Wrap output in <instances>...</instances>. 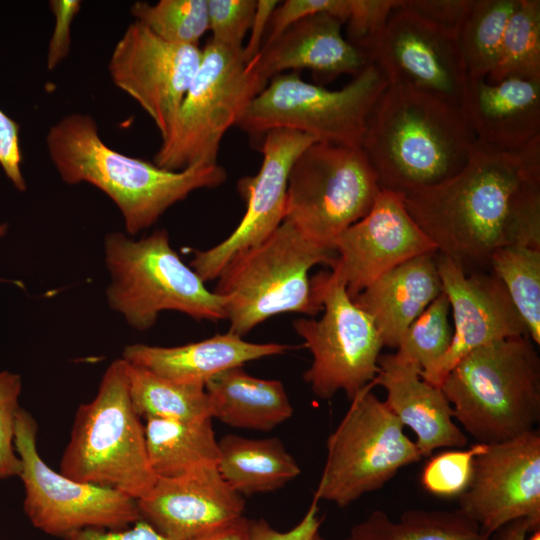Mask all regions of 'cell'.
<instances>
[{
	"label": "cell",
	"mask_w": 540,
	"mask_h": 540,
	"mask_svg": "<svg viewBox=\"0 0 540 540\" xmlns=\"http://www.w3.org/2000/svg\"><path fill=\"white\" fill-rule=\"evenodd\" d=\"M311 540H325L320 533H316Z\"/></svg>",
	"instance_id": "obj_50"
},
{
	"label": "cell",
	"mask_w": 540,
	"mask_h": 540,
	"mask_svg": "<svg viewBox=\"0 0 540 540\" xmlns=\"http://www.w3.org/2000/svg\"><path fill=\"white\" fill-rule=\"evenodd\" d=\"M140 418L130 398L128 363L115 359L104 372L94 399L76 411L60 473L135 500L145 496L157 476L149 463Z\"/></svg>",
	"instance_id": "obj_5"
},
{
	"label": "cell",
	"mask_w": 540,
	"mask_h": 540,
	"mask_svg": "<svg viewBox=\"0 0 540 540\" xmlns=\"http://www.w3.org/2000/svg\"><path fill=\"white\" fill-rule=\"evenodd\" d=\"M82 6L80 0H50L49 7L55 17L46 57L49 71L54 70L69 55L71 48V27Z\"/></svg>",
	"instance_id": "obj_42"
},
{
	"label": "cell",
	"mask_w": 540,
	"mask_h": 540,
	"mask_svg": "<svg viewBox=\"0 0 540 540\" xmlns=\"http://www.w3.org/2000/svg\"><path fill=\"white\" fill-rule=\"evenodd\" d=\"M234 50L209 40L169 135L154 155V164L170 171L217 164L221 140L267 85Z\"/></svg>",
	"instance_id": "obj_9"
},
{
	"label": "cell",
	"mask_w": 540,
	"mask_h": 540,
	"mask_svg": "<svg viewBox=\"0 0 540 540\" xmlns=\"http://www.w3.org/2000/svg\"><path fill=\"white\" fill-rule=\"evenodd\" d=\"M488 540H540V522L527 518L513 520L497 529Z\"/></svg>",
	"instance_id": "obj_47"
},
{
	"label": "cell",
	"mask_w": 540,
	"mask_h": 540,
	"mask_svg": "<svg viewBox=\"0 0 540 540\" xmlns=\"http://www.w3.org/2000/svg\"><path fill=\"white\" fill-rule=\"evenodd\" d=\"M507 78L540 79L539 0H519L507 23L499 60L486 80Z\"/></svg>",
	"instance_id": "obj_33"
},
{
	"label": "cell",
	"mask_w": 540,
	"mask_h": 540,
	"mask_svg": "<svg viewBox=\"0 0 540 540\" xmlns=\"http://www.w3.org/2000/svg\"><path fill=\"white\" fill-rule=\"evenodd\" d=\"M129 392L140 417L184 421L211 418L205 386L176 382L128 363Z\"/></svg>",
	"instance_id": "obj_30"
},
{
	"label": "cell",
	"mask_w": 540,
	"mask_h": 540,
	"mask_svg": "<svg viewBox=\"0 0 540 540\" xmlns=\"http://www.w3.org/2000/svg\"><path fill=\"white\" fill-rule=\"evenodd\" d=\"M21 376L0 372V480L20 476L21 461L15 450V428L21 407Z\"/></svg>",
	"instance_id": "obj_38"
},
{
	"label": "cell",
	"mask_w": 540,
	"mask_h": 540,
	"mask_svg": "<svg viewBox=\"0 0 540 540\" xmlns=\"http://www.w3.org/2000/svg\"><path fill=\"white\" fill-rule=\"evenodd\" d=\"M387 86L373 63L337 90L306 82L298 72L282 73L252 99L237 126L253 138L289 129L319 142L361 147L369 115Z\"/></svg>",
	"instance_id": "obj_8"
},
{
	"label": "cell",
	"mask_w": 540,
	"mask_h": 540,
	"mask_svg": "<svg viewBox=\"0 0 540 540\" xmlns=\"http://www.w3.org/2000/svg\"><path fill=\"white\" fill-rule=\"evenodd\" d=\"M136 502L141 519L169 540H193L243 516L245 509L244 497L227 484L217 466L157 478Z\"/></svg>",
	"instance_id": "obj_20"
},
{
	"label": "cell",
	"mask_w": 540,
	"mask_h": 540,
	"mask_svg": "<svg viewBox=\"0 0 540 540\" xmlns=\"http://www.w3.org/2000/svg\"><path fill=\"white\" fill-rule=\"evenodd\" d=\"M380 189L361 147L317 141L291 168L284 220L333 251L334 240L369 212Z\"/></svg>",
	"instance_id": "obj_11"
},
{
	"label": "cell",
	"mask_w": 540,
	"mask_h": 540,
	"mask_svg": "<svg viewBox=\"0 0 540 540\" xmlns=\"http://www.w3.org/2000/svg\"><path fill=\"white\" fill-rule=\"evenodd\" d=\"M314 142V137L289 129H272L262 136L258 173L238 183L246 200L241 222L221 243L193 253L190 267L204 282L216 279L234 256L262 242L284 221L291 168Z\"/></svg>",
	"instance_id": "obj_17"
},
{
	"label": "cell",
	"mask_w": 540,
	"mask_h": 540,
	"mask_svg": "<svg viewBox=\"0 0 540 540\" xmlns=\"http://www.w3.org/2000/svg\"><path fill=\"white\" fill-rule=\"evenodd\" d=\"M19 131L20 125L0 109V166L15 188L25 191Z\"/></svg>",
	"instance_id": "obj_43"
},
{
	"label": "cell",
	"mask_w": 540,
	"mask_h": 540,
	"mask_svg": "<svg viewBox=\"0 0 540 540\" xmlns=\"http://www.w3.org/2000/svg\"><path fill=\"white\" fill-rule=\"evenodd\" d=\"M475 143L460 106L388 84L369 115L361 148L380 188L407 194L459 172Z\"/></svg>",
	"instance_id": "obj_2"
},
{
	"label": "cell",
	"mask_w": 540,
	"mask_h": 540,
	"mask_svg": "<svg viewBox=\"0 0 540 540\" xmlns=\"http://www.w3.org/2000/svg\"><path fill=\"white\" fill-rule=\"evenodd\" d=\"M14 445L21 461L24 512L35 528L65 539L87 528L125 529L141 519L135 499L51 469L37 449V423L22 408L17 416Z\"/></svg>",
	"instance_id": "obj_13"
},
{
	"label": "cell",
	"mask_w": 540,
	"mask_h": 540,
	"mask_svg": "<svg viewBox=\"0 0 540 540\" xmlns=\"http://www.w3.org/2000/svg\"><path fill=\"white\" fill-rule=\"evenodd\" d=\"M461 109L478 142L521 148L540 137V79L468 78Z\"/></svg>",
	"instance_id": "obj_23"
},
{
	"label": "cell",
	"mask_w": 540,
	"mask_h": 540,
	"mask_svg": "<svg viewBox=\"0 0 540 540\" xmlns=\"http://www.w3.org/2000/svg\"><path fill=\"white\" fill-rule=\"evenodd\" d=\"M65 540H169L150 524L140 519L131 527L121 530L87 528L77 531Z\"/></svg>",
	"instance_id": "obj_45"
},
{
	"label": "cell",
	"mask_w": 540,
	"mask_h": 540,
	"mask_svg": "<svg viewBox=\"0 0 540 540\" xmlns=\"http://www.w3.org/2000/svg\"><path fill=\"white\" fill-rule=\"evenodd\" d=\"M193 540H252L250 519L240 516Z\"/></svg>",
	"instance_id": "obj_48"
},
{
	"label": "cell",
	"mask_w": 540,
	"mask_h": 540,
	"mask_svg": "<svg viewBox=\"0 0 540 540\" xmlns=\"http://www.w3.org/2000/svg\"><path fill=\"white\" fill-rule=\"evenodd\" d=\"M490 270L504 284L531 340L540 344V248L507 246L496 250Z\"/></svg>",
	"instance_id": "obj_32"
},
{
	"label": "cell",
	"mask_w": 540,
	"mask_h": 540,
	"mask_svg": "<svg viewBox=\"0 0 540 540\" xmlns=\"http://www.w3.org/2000/svg\"><path fill=\"white\" fill-rule=\"evenodd\" d=\"M478 525L460 509H411L392 520L375 510L355 524L342 540H488Z\"/></svg>",
	"instance_id": "obj_29"
},
{
	"label": "cell",
	"mask_w": 540,
	"mask_h": 540,
	"mask_svg": "<svg viewBox=\"0 0 540 540\" xmlns=\"http://www.w3.org/2000/svg\"><path fill=\"white\" fill-rule=\"evenodd\" d=\"M291 347L279 343H252L228 331L181 346L131 344L122 357L133 366L186 384L205 386L215 375L253 360L280 355Z\"/></svg>",
	"instance_id": "obj_24"
},
{
	"label": "cell",
	"mask_w": 540,
	"mask_h": 540,
	"mask_svg": "<svg viewBox=\"0 0 540 540\" xmlns=\"http://www.w3.org/2000/svg\"><path fill=\"white\" fill-rule=\"evenodd\" d=\"M210 40L229 49H243L257 0H207Z\"/></svg>",
	"instance_id": "obj_39"
},
{
	"label": "cell",
	"mask_w": 540,
	"mask_h": 540,
	"mask_svg": "<svg viewBox=\"0 0 540 540\" xmlns=\"http://www.w3.org/2000/svg\"><path fill=\"white\" fill-rule=\"evenodd\" d=\"M342 25L341 20L326 12L306 17L262 47L249 63L266 81L303 69L323 80L342 74L354 77L370 62L343 36Z\"/></svg>",
	"instance_id": "obj_21"
},
{
	"label": "cell",
	"mask_w": 540,
	"mask_h": 540,
	"mask_svg": "<svg viewBox=\"0 0 540 540\" xmlns=\"http://www.w3.org/2000/svg\"><path fill=\"white\" fill-rule=\"evenodd\" d=\"M322 12L337 17L345 24L349 13V0H286L279 2L270 18L262 47L271 43L298 21Z\"/></svg>",
	"instance_id": "obj_40"
},
{
	"label": "cell",
	"mask_w": 540,
	"mask_h": 540,
	"mask_svg": "<svg viewBox=\"0 0 540 540\" xmlns=\"http://www.w3.org/2000/svg\"><path fill=\"white\" fill-rule=\"evenodd\" d=\"M45 142L62 181L89 183L105 193L130 236L154 225L193 191L215 188L227 177L218 164L170 171L122 154L104 143L95 119L85 113L63 116L49 128Z\"/></svg>",
	"instance_id": "obj_3"
},
{
	"label": "cell",
	"mask_w": 540,
	"mask_h": 540,
	"mask_svg": "<svg viewBox=\"0 0 540 540\" xmlns=\"http://www.w3.org/2000/svg\"><path fill=\"white\" fill-rule=\"evenodd\" d=\"M218 444L217 468L227 484L242 496L274 492L301 473L298 462L277 437L227 434Z\"/></svg>",
	"instance_id": "obj_27"
},
{
	"label": "cell",
	"mask_w": 540,
	"mask_h": 540,
	"mask_svg": "<svg viewBox=\"0 0 540 540\" xmlns=\"http://www.w3.org/2000/svg\"><path fill=\"white\" fill-rule=\"evenodd\" d=\"M528 335L479 347L462 358L441 390L454 419L476 443L494 444L536 429L540 358Z\"/></svg>",
	"instance_id": "obj_4"
},
{
	"label": "cell",
	"mask_w": 540,
	"mask_h": 540,
	"mask_svg": "<svg viewBox=\"0 0 540 540\" xmlns=\"http://www.w3.org/2000/svg\"><path fill=\"white\" fill-rule=\"evenodd\" d=\"M487 447L488 444L475 443L467 449L448 450L431 457L421 475L423 487L437 496L459 497L470 483L475 457Z\"/></svg>",
	"instance_id": "obj_36"
},
{
	"label": "cell",
	"mask_w": 540,
	"mask_h": 540,
	"mask_svg": "<svg viewBox=\"0 0 540 540\" xmlns=\"http://www.w3.org/2000/svg\"><path fill=\"white\" fill-rule=\"evenodd\" d=\"M435 260L455 329L448 351L423 378L440 387L453 367L473 350L529 334L504 284L490 269L465 273L449 257L436 253Z\"/></svg>",
	"instance_id": "obj_19"
},
{
	"label": "cell",
	"mask_w": 540,
	"mask_h": 540,
	"mask_svg": "<svg viewBox=\"0 0 540 540\" xmlns=\"http://www.w3.org/2000/svg\"><path fill=\"white\" fill-rule=\"evenodd\" d=\"M449 311V300L442 292L410 325L394 353L416 364L422 378L435 368L451 345L453 328Z\"/></svg>",
	"instance_id": "obj_35"
},
{
	"label": "cell",
	"mask_w": 540,
	"mask_h": 540,
	"mask_svg": "<svg viewBox=\"0 0 540 540\" xmlns=\"http://www.w3.org/2000/svg\"><path fill=\"white\" fill-rule=\"evenodd\" d=\"M336 258L329 277L351 299L380 276L437 248L408 213L402 193L380 189L369 212L333 242Z\"/></svg>",
	"instance_id": "obj_15"
},
{
	"label": "cell",
	"mask_w": 540,
	"mask_h": 540,
	"mask_svg": "<svg viewBox=\"0 0 540 540\" xmlns=\"http://www.w3.org/2000/svg\"><path fill=\"white\" fill-rule=\"evenodd\" d=\"M318 501L313 499L305 515L293 528L286 532L274 529L265 519L250 520L252 540H311L319 532L321 518Z\"/></svg>",
	"instance_id": "obj_44"
},
{
	"label": "cell",
	"mask_w": 540,
	"mask_h": 540,
	"mask_svg": "<svg viewBox=\"0 0 540 540\" xmlns=\"http://www.w3.org/2000/svg\"><path fill=\"white\" fill-rule=\"evenodd\" d=\"M8 226L6 223H0V238H2L7 232Z\"/></svg>",
	"instance_id": "obj_49"
},
{
	"label": "cell",
	"mask_w": 540,
	"mask_h": 540,
	"mask_svg": "<svg viewBox=\"0 0 540 540\" xmlns=\"http://www.w3.org/2000/svg\"><path fill=\"white\" fill-rule=\"evenodd\" d=\"M371 63L388 84L461 107L468 75L457 40L408 9L404 0L393 10Z\"/></svg>",
	"instance_id": "obj_18"
},
{
	"label": "cell",
	"mask_w": 540,
	"mask_h": 540,
	"mask_svg": "<svg viewBox=\"0 0 540 540\" xmlns=\"http://www.w3.org/2000/svg\"><path fill=\"white\" fill-rule=\"evenodd\" d=\"M201 58L199 46L166 42L134 20L116 42L108 72L114 85L152 119L164 140Z\"/></svg>",
	"instance_id": "obj_14"
},
{
	"label": "cell",
	"mask_w": 540,
	"mask_h": 540,
	"mask_svg": "<svg viewBox=\"0 0 540 540\" xmlns=\"http://www.w3.org/2000/svg\"><path fill=\"white\" fill-rule=\"evenodd\" d=\"M145 442L157 478L183 475L204 466H217L219 444L212 418L194 421L147 418Z\"/></svg>",
	"instance_id": "obj_28"
},
{
	"label": "cell",
	"mask_w": 540,
	"mask_h": 540,
	"mask_svg": "<svg viewBox=\"0 0 540 540\" xmlns=\"http://www.w3.org/2000/svg\"><path fill=\"white\" fill-rule=\"evenodd\" d=\"M104 260L111 278L107 303L137 331L150 329L167 310L196 320L226 319V298L209 291L182 261L165 229L138 240L118 231L108 233Z\"/></svg>",
	"instance_id": "obj_6"
},
{
	"label": "cell",
	"mask_w": 540,
	"mask_h": 540,
	"mask_svg": "<svg viewBox=\"0 0 540 540\" xmlns=\"http://www.w3.org/2000/svg\"><path fill=\"white\" fill-rule=\"evenodd\" d=\"M403 198L437 253L465 273L489 270L500 248H540V137L515 150L476 140L459 172Z\"/></svg>",
	"instance_id": "obj_1"
},
{
	"label": "cell",
	"mask_w": 540,
	"mask_h": 540,
	"mask_svg": "<svg viewBox=\"0 0 540 540\" xmlns=\"http://www.w3.org/2000/svg\"><path fill=\"white\" fill-rule=\"evenodd\" d=\"M279 4L277 0H257L255 15L250 27L247 45L243 47V58L246 63L253 60L260 52L270 18Z\"/></svg>",
	"instance_id": "obj_46"
},
{
	"label": "cell",
	"mask_w": 540,
	"mask_h": 540,
	"mask_svg": "<svg viewBox=\"0 0 540 540\" xmlns=\"http://www.w3.org/2000/svg\"><path fill=\"white\" fill-rule=\"evenodd\" d=\"M519 0H473L457 36L468 78L495 68L507 23Z\"/></svg>",
	"instance_id": "obj_31"
},
{
	"label": "cell",
	"mask_w": 540,
	"mask_h": 540,
	"mask_svg": "<svg viewBox=\"0 0 540 540\" xmlns=\"http://www.w3.org/2000/svg\"><path fill=\"white\" fill-rule=\"evenodd\" d=\"M373 384L386 390L389 409L416 435L422 457L438 448H464L467 437L455 423L453 409L440 387L421 377L420 368L394 353L379 356Z\"/></svg>",
	"instance_id": "obj_22"
},
{
	"label": "cell",
	"mask_w": 540,
	"mask_h": 540,
	"mask_svg": "<svg viewBox=\"0 0 540 540\" xmlns=\"http://www.w3.org/2000/svg\"><path fill=\"white\" fill-rule=\"evenodd\" d=\"M310 281L324 313L318 320L301 318L293 323L313 357L303 379L321 399L329 400L343 391L351 401L378 374L383 347L380 335L369 315L328 272H320Z\"/></svg>",
	"instance_id": "obj_12"
},
{
	"label": "cell",
	"mask_w": 540,
	"mask_h": 540,
	"mask_svg": "<svg viewBox=\"0 0 540 540\" xmlns=\"http://www.w3.org/2000/svg\"><path fill=\"white\" fill-rule=\"evenodd\" d=\"M459 509L488 537L520 518L540 522V432L488 444L475 457Z\"/></svg>",
	"instance_id": "obj_16"
},
{
	"label": "cell",
	"mask_w": 540,
	"mask_h": 540,
	"mask_svg": "<svg viewBox=\"0 0 540 540\" xmlns=\"http://www.w3.org/2000/svg\"><path fill=\"white\" fill-rule=\"evenodd\" d=\"M130 14L154 35L173 44L198 46L209 30L207 0L137 1Z\"/></svg>",
	"instance_id": "obj_34"
},
{
	"label": "cell",
	"mask_w": 540,
	"mask_h": 540,
	"mask_svg": "<svg viewBox=\"0 0 540 540\" xmlns=\"http://www.w3.org/2000/svg\"><path fill=\"white\" fill-rule=\"evenodd\" d=\"M205 391L211 418L234 428L267 432L293 414L281 381L257 378L242 366L212 377L205 384Z\"/></svg>",
	"instance_id": "obj_26"
},
{
	"label": "cell",
	"mask_w": 540,
	"mask_h": 540,
	"mask_svg": "<svg viewBox=\"0 0 540 540\" xmlns=\"http://www.w3.org/2000/svg\"><path fill=\"white\" fill-rule=\"evenodd\" d=\"M473 0H404L405 6L424 21L457 40Z\"/></svg>",
	"instance_id": "obj_41"
},
{
	"label": "cell",
	"mask_w": 540,
	"mask_h": 540,
	"mask_svg": "<svg viewBox=\"0 0 540 540\" xmlns=\"http://www.w3.org/2000/svg\"><path fill=\"white\" fill-rule=\"evenodd\" d=\"M435 254L398 265L352 299L372 319L383 346L397 348L410 325L443 292Z\"/></svg>",
	"instance_id": "obj_25"
},
{
	"label": "cell",
	"mask_w": 540,
	"mask_h": 540,
	"mask_svg": "<svg viewBox=\"0 0 540 540\" xmlns=\"http://www.w3.org/2000/svg\"><path fill=\"white\" fill-rule=\"evenodd\" d=\"M402 0H349L346 39L371 63L393 10Z\"/></svg>",
	"instance_id": "obj_37"
},
{
	"label": "cell",
	"mask_w": 540,
	"mask_h": 540,
	"mask_svg": "<svg viewBox=\"0 0 540 540\" xmlns=\"http://www.w3.org/2000/svg\"><path fill=\"white\" fill-rule=\"evenodd\" d=\"M362 389L326 442V459L313 499L345 507L382 488L403 467L421 460L404 426L372 391Z\"/></svg>",
	"instance_id": "obj_10"
},
{
	"label": "cell",
	"mask_w": 540,
	"mask_h": 540,
	"mask_svg": "<svg viewBox=\"0 0 540 540\" xmlns=\"http://www.w3.org/2000/svg\"><path fill=\"white\" fill-rule=\"evenodd\" d=\"M334 251L303 235L284 220L259 244L234 256L217 277L215 293L226 298L229 331L241 337L280 313L315 316L310 268L331 266Z\"/></svg>",
	"instance_id": "obj_7"
}]
</instances>
